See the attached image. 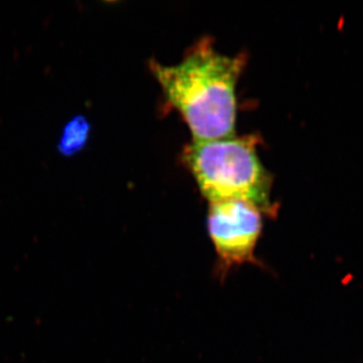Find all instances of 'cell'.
Instances as JSON below:
<instances>
[{
  "label": "cell",
  "instance_id": "1",
  "mask_svg": "<svg viewBox=\"0 0 363 363\" xmlns=\"http://www.w3.org/2000/svg\"><path fill=\"white\" fill-rule=\"evenodd\" d=\"M247 56H227L204 37L191 45L180 63L164 66L152 59L149 66L166 98L188 124L194 140L234 135L235 89Z\"/></svg>",
  "mask_w": 363,
  "mask_h": 363
},
{
  "label": "cell",
  "instance_id": "2",
  "mask_svg": "<svg viewBox=\"0 0 363 363\" xmlns=\"http://www.w3.org/2000/svg\"><path fill=\"white\" fill-rule=\"evenodd\" d=\"M257 135L193 140L184 147L182 161L209 202L245 200L262 212H274L272 177L259 161Z\"/></svg>",
  "mask_w": 363,
  "mask_h": 363
},
{
  "label": "cell",
  "instance_id": "3",
  "mask_svg": "<svg viewBox=\"0 0 363 363\" xmlns=\"http://www.w3.org/2000/svg\"><path fill=\"white\" fill-rule=\"evenodd\" d=\"M262 210L245 200L210 203L208 230L220 259L238 264L253 257L262 228Z\"/></svg>",
  "mask_w": 363,
  "mask_h": 363
},
{
  "label": "cell",
  "instance_id": "4",
  "mask_svg": "<svg viewBox=\"0 0 363 363\" xmlns=\"http://www.w3.org/2000/svg\"><path fill=\"white\" fill-rule=\"evenodd\" d=\"M91 126L86 117L77 116L66 124L58 143L60 154L72 157L84 149L90 138Z\"/></svg>",
  "mask_w": 363,
  "mask_h": 363
}]
</instances>
